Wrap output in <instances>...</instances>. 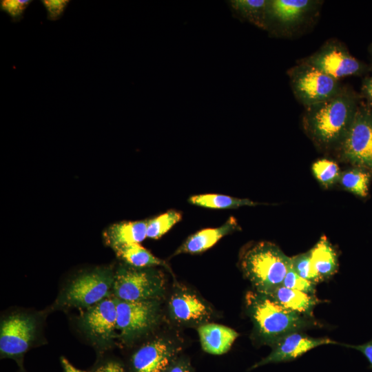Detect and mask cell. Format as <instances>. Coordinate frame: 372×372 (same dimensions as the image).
I'll list each match as a JSON object with an SVG mask.
<instances>
[{
    "instance_id": "cell-1",
    "label": "cell",
    "mask_w": 372,
    "mask_h": 372,
    "mask_svg": "<svg viewBox=\"0 0 372 372\" xmlns=\"http://www.w3.org/2000/svg\"><path fill=\"white\" fill-rule=\"evenodd\" d=\"M362 99L349 85L331 98L304 107L302 124L319 147L338 149L345 137Z\"/></svg>"
},
{
    "instance_id": "cell-2",
    "label": "cell",
    "mask_w": 372,
    "mask_h": 372,
    "mask_svg": "<svg viewBox=\"0 0 372 372\" xmlns=\"http://www.w3.org/2000/svg\"><path fill=\"white\" fill-rule=\"evenodd\" d=\"M245 300L256 331L265 342L271 346L287 334L318 325L313 317L287 310L265 294L250 291Z\"/></svg>"
},
{
    "instance_id": "cell-3",
    "label": "cell",
    "mask_w": 372,
    "mask_h": 372,
    "mask_svg": "<svg viewBox=\"0 0 372 372\" xmlns=\"http://www.w3.org/2000/svg\"><path fill=\"white\" fill-rule=\"evenodd\" d=\"M291 264V257L267 241L249 247L240 257V268L245 277L256 291L265 295L282 285Z\"/></svg>"
},
{
    "instance_id": "cell-4",
    "label": "cell",
    "mask_w": 372,
    "mask_h": 372,
    "mask_svg": "<svg viewBox=\"0 0 372 372\" xmlns=\"http://www.w3.org/2000/svg\"><path fill=\"white\" fill-rule=\"evenodd\" d=\"M322 4L318 0L267 1L265 30L276 37H296L313 25Z\"/></svg>"
},
{
    "instance_id": "cell-5",
    "label": "cell",
    "mask_w": 372,
    "mask_h": 372,
    "mask_svg": "<svg viewBox=\"0 0 372 372\" xmlns=\"http://www.w3.org/2000/svg\"><path fill=\"white\" fill-rule=\"evenodd\" d=\"M287 74L295 98L304 107L331 98L344 85L341 81L299 61Z\"/></svg>"
},
{
    "instance_id": "cell-6",
    "label": "cell",
    "mask_w": 372,
    "mask_h": 372,
    "mask_svg": "<svg viewBox=\"0 0 372 372\" xmlns=\"http://www.w3.org/2000/svg\"><path fill=\"white\" fill-rule=\"evenodd\" d=\"M337 149L342 159L372 175V107L362 100Z\"/></svg>"
},
{
    "instance_id": "cell-7",
    "label": "cell",
    "mask_w": 372,
    "mask_h": 372,
    "mask_svg": "<svg viewBox=\"0 0 372 372\" xmlns=\"http://www.w3.org/2000/svg\"><path fill=\"white\" fill-rule=\"evenodd\" d=\"M298 61L338 81L347 76H364L371 68L351 55L347 47L335 38L327 40L313 53Z\"/></svg>"
},
{
    "instance_id": "cell-8",
    "label": "cell",
    "mask_w": 372,
    "mask_h": 372,
    "mask_svg": "<svg viewBox=\"0 0 372 372\" xmlns=\"http://www.w3.org/2000/svg\"><path fill=\"white\" fill-rule=\"evenodd\" d=\"M114 277V293L121 300H156L164 291L163 276L154 270L124 268Z\"/></svg>"
},
{
    "instance_id": "cell-9",
    "label": "cell",
    "mask_w": 372,
    "mask_h": 372,
    "mask_svg": "<svg viewBox=\"0 0 372 372\" xmlns=\"http://www.w3.org/2000/svg\"><path fill=\"white\" fill-rule=\"evenodd\" d=\"M114 278L110 272L104 271L82 274L70 284L65 300L69 304L92 307L109 294Z\"/></svg>"
},
{
    "instance_id": "cell-10",
    "label": "cell",
    "mask_w": 372,
    "mask_h": 372,
    "mask_svg": "<svg viewBox=\"0 0 372 372\" xmlns=\"http://www.w3.org/2000/svg\"><path fill=\"white\" fill-rule=\"evenodd\" d=\"M158 309L156 300L124 301L117 299L116 329L125 337L141 333L155 324Z\"/></svg>"
},
{
    "instance_id": "cell-11",
    "label": "cell",
    "mask_w": 372,
    "mask_h": 372,
    "mask_svg": "<svg viewBox=\"0 0 372 372\" xmlns=\"http://www.w3.org/2000/svg\"><path fill=\"white\" fill-rule=\"evenodd\" d=\"M338 344L336 341L329 338H313L302 331L293 332L276 341L271 346V352L251 369H254L268 364L293 361L320 346Z\"/></svg>"
},
{
    "instance_id": "cell-12",
    "label": "cell",
    "mask_w": 372,
    "mask_h": 372,
    "mask_svg": "<svg viewBox=\"0 0 372 372\" xmlns=\"http://www.w3.org/2000/svg\"><path fill=\"white\" fill-rule=\"evenodd\" d=\"M34 320L17 314L3 320L1 324L0 351L2 355L17 357L30 347L35 333Z\"/></svg>"
},
{
    "instance_id": "cell-13",
    "label": "cell",
    "mask_w": 372,
    "mask_h": 372,
    "mask_svg": "<svg viewBox=\"0 0 372 372\" xmlns=\"http://www.w3.org/2000/svg\"><path fill=\"white\" fill-rule=\"evenodd\" d=\"M117 324V299L105 298L87 309L83 317L86 331L95 338L108 340Z\"/></svg>"
},
{
    "instance_id": "cell-14",
    "label": "cell",
    "mask_w": 372,
    "mask_h": 372,
    "mask_svg": "<svg viewBox=\"0 0 372 372\" xmlns=\"http://www.w3.org/2000/svg\"><path fill=\"white\" fill-rule=\"evenodd\" d=\"M174 349L168 342L158 339L140 348L133 355V372H165L167 369Z\"/></svg>"
},
{
    "instance_id": "cell-15",
    "label": "cell",
    "mask_w": 372,
    "mask_h": 372,
    "mask_svg": "<svg viewBox=\"0 0 372 372\" xmlns=\"http://www.w3.org/2000/svg\"><path fill=\"white\" fill-rule=\"evenodd\" d=\"M240 229L236 219L231 216L220 227L203 229L192 234L176 249L174 255L203 253L213 247L224 236Z\"/></svg>"
},
{
    "instance_id": "cell-16",
    "label": "cell",
    "mask_w": 372,
    "mask_h": 372,
    "mask_svg": "<svg viewBox=\"0 0 372 372\" xmlns=\"http://www.w3.org/2000/svg\"><path fill=\"white\" fill-rule=\"evenodd\" d=\"M174 318L181 322H198L210 316L208 307L196 295L181 291L174 294L169 301Z\"/></svg>"
},
{
    "instance_id": "cell-17",
    "label": "cell",
    "mask_w": 372,
    "mask_h": 372,
    "mask_svg": "<svg viewBox=\"0 0 372 372\" xmlns=\"http://www.w3.org/2000/svg\"><path fill=\"white\" fill-rule=\"evenodd\" d=\"M198 333L203 349L213 355L227 352L239 335L234 329L215 323L200 326Z\"/></svg>"
},
{
    "instance_id": "cell-18",
    "label": "cell",
    "mask_w": 372,
    "mask_h": 372,
    "mask_svg": "<svg viewBox=\"0 0 372 372\" xmlns=\"http://www.w3.org/2000/svg\"><path fill=\"white\" fill-rule=\"evenodd\" d=\"M267 296L280 307L309 317H313L314 307L320 302L316 296H311L282 285Z\"/></svg>"
},
{
    "instance_id": "cell-19",
    "label": "cell",
    "mask_w": 372,
    "mask_h": 372,
    "mask_svg": "<svg viewBox=\"0 0 372 372\" xmlns=\"http://www.w3.org/2000/svg\"><path fill=\"white\" fill-rule=\"evenodd\" d=\"M148 220L121 222L111 225L105 234L106 240L113 247L140 243L147 238Z\"/></svg>"
},
{
    "instance_id": "cell-20",
    "label": "cell",
    "mask_w": 372,
    "mask_h": 372,
    "mask_svg": "<svg viewBox=\"0 0 372 372\" xmlns=\"http://www.w3.org/2000/svg\"><path fill=\"white\" fill-rule=\"evenodd\" d=\"M313 266L322 281L329 279L338 271V261L336 252L325 236L320 238L310 249Z\"/></svg>"
},
{
    "instance_id": "cell-21",
    "label": "cell",
    "mask_w": 372,
    "mask_h": 372,
    "mask_svg": "<svg viewBox=\"0 0 372 372\" xmlns=\"http://www.w3.org/2000/svg\"><path fill=\"white\" fill-rule=\"evenodd\" d=\"M189 203L198 207L214 209H236L244 206H256L259 203L248 198H238L220 194H203L189 197Z\"/></svg>"
},
{
    "instance_id": "cell-22",
    "label": "cell",
    "mask_w": 372,
    "mask_h": 372,
    "mask_svg": "<svg viewBox=\"0 0 372 372\" xmlns=\"http://www.w3.org/2000/svg\"><path fill=\"white\" fill-rule=\"evenodd\" d=\"M113 249L120 258L133 267L143 268L166 265L163 260L154 256L139 243L123 245Z\"/></svg>"
},
{
    "instance_id": "cell-23",
    "label": "cell",
    "mask_w": 372,
    "mask_h": 372,
    "mask_svg": "<svg viewBox=\"0 0 372 372\" xmlns=\"http://www.w3.org/2000/svg\"><path fill=\"white\" fill-rule=\"evenodd\" d=\"M371 176L367 170L354 167L342 172L339 181L346 190L364 198L368 195Z\"/></svg>"
},
{
    "instance_id": "cell-24",
    "label": "cell",
    "mask_w": 372,
    "mask_h": 372,
    "mask_svg": "<svg viewBox=\"0 0 372 372\" xmlns=\"http://www.w3.org/2000/svg\"><path fill=\"white\" fill-rule=\"evenodd\" d=\"M234 7L238 13L249 22L265 30L267 1H235Z\"/></svg>"
},
{
    "instance_id": "cell-25",
    "label": "cell",
    "mask_w": 372,
    "mask_h": 372,
    "mask_svg": "<svg viewBox=\"0 0 372 372\" xmlns=\"http://www.w3.org/2000/svg\"><path fill=\"white\" fill-rule=\"evenodd\" d=\"M181 219L182 214L180 211L171 209L148 220L147 238L155 240L160 238Z\"/></svg>"
},
{
    "instance_id": "cell-26",
    "label": "cell",
    "mask_w": 372,
    "mask_h": 372,
    "mask_svg": "<svg viewBox=\"0 0 372 372\" xmlns=\"http://www.w3.org/2000/svg\"><path fill=\"white\" fill-rule=\"evenodd\" d=\"M312 172L316 179L325 187L331 186L339 180L341 174L338 164L326 158L313 163Z\"/></svg>"
},
{
    "instance_id": "cell-27",
    "label": "cell",
    "mask_w": 372,
    "mask_h": 372,
    "mask_svg": "<svg viewBox=\"0 0 372 372\" xmlns=\"http://www.w3.org/2000/svg\"><path fill=\"white\" fill-rule=\"evenodd\" d=\"M291 262L293 269L300 277L316 285L322 282L313 266L310 250L291 257Z\"/></svg>"
},
{
    "instance_id": "cell-28",
    "label": "cell",
    "mask_w": 372,
    "mask_h": 372,
    "mask_svg": "<svg viewBox=\"0 0 372 372\" xmlns=\"http://www.w3.org/2000/svg\"><path fill=\"white\" fill-rule=\"evenodd\" d=\"M282 285L311 296H316V284L300 277L294 271L291 264L286 273Z\"/></svg>"
},
{
    "instance_id": "cell-29",
    "label": "cell",
    "mask_w": 372,
    "mask_h": 372,
    "mask_svg": "<svg viewBox=\"0 0 372 372\" xmlns=\"http://www.w3.org/2000/svg\"><path fill=\"white\" fill-rule=\"evenodd\" d=\"M32 1L30 0H1L0 8L1 10L10 16L12 21L17 22L23 18L24 11Z\"/></svg>"
},
{
    "instance_id": "cell-30",
    "label": "cell",
    "mask_w": 372,
    "mask_h": 372,
    "mask_svg": "<svg viewBox=\"0 0 372 372\" xmlns=\"http://www.w3.org/2000/svg\"><path fill=\"white\" fill-rule=\"evenodd\" d=\"M69 2L70 1L68 0L41 1V3L47 11L48 19L50 21L58 20L63 15Z\"/></svg>"
},
{
    "instance_id": "cell-31",
    "label": "cell",
    "mask_w": 372,
    "mask_h": 372,
    "mask_svg": "<svg viewBox=\"0 0 372 372\" xmlns=\"http://www.w3.org/2000/svg\"><path fill=\"white\" fill-rule=\"evenodd\" d=\"M359 94L361 99L372 107V65L369 72L364 76Z\"/></svg>"
},
{
    "instance_id": "cell-32",
    "label": "cell",
    "mask_w": 372,
    "mask_h": 372,
    "mask_svg": "<svg viewBox=\"0 0 372 372\" xmlns=\"http://www.w3.org/2000/svg\"><path fill=\"white\" fill-rule=\"evenodd\" d=\"M342 346L351 348L360 351L366 359L369 364V369H372V339L358 345L341 344Z\"/></svg>"
},
{
    "instance_id": "cell-33",
    "label": "cell",
    "mask_w": 372,
    "mask_h": 372,
    "mask_svg": "<svg viewBox=\"0 0 372 372\" xmlns=\"http://www.w3.org/2000/svg\"><path fill=\"white\" fill-rule=\"evenodd\" d=\"M95 372H125V371L118 363L109 362L99 366Z\"/></svg>"
},
{
    "instance_id": "cell-34",
    "label": "cell",
    "mask_w": 372,
    "mask_h": 372,
    "mask_svg": "<svg viewBox=\"0 0 372 372\" xmlns=\"http://www.w3.org/2000/svg\"><path fill=\"white\" fill-rule=\"evenodd\" d=\"M61 364L63 368L64 372H87L81 371L74 367L67 359L61 358Z\"/></svg>"
},
{
    "instance_id": "cell-35",
    "label": "cell",
    "mask_w": 372,
    "mask_h": 372,
    "mask_svg": "<svg viewBox=\"0 0 372 372\" xmlns=\"http://www.w3.org/2000/svg\"><path fill=\"white\" fill-rule=\"evenodd\" d=\"M168 372H190L189 369L183 364L173 366Z\"/></svg>"
},
{
    "instance_id": "cell-36",
    "label": "cell",
    "mask_w": 372,
    "mask_h": 372,
    "mask_svg": "<svg viewBox=\"0 0 372 372\" xmlns=\"http://www.w3.org/2000/svg\"><path fill=\"white\" fill-rule=\"evenodd\" d=\"M369 51L370 55H371V56L372 58V43L369 47Z\"/></svg>"
}]
</instances>
